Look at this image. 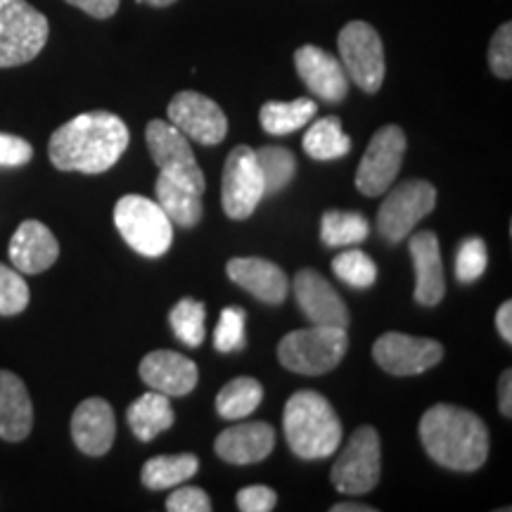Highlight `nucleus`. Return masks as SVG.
I'll return each instance as SVG.
<instances>
[{"mask_svg":"<svg viewBox=\"0 0 512 512\" xmlns=\"http://www.w3.org/2000/svg\"><path fill=\"white\" fill-rule=\"evenodd\" d=\"M128 140V128L117 114L86 112L69 119L50 136L48 157L60 171L105 174L124 157Z\"/></svg>","mask_w":512,"mask_h":512,"instance_id":"obj_1","label":"nucleus"},{"mask_svg":"<svg viewBox=\"0 0 512 512\" xmlns=\"http://www.w3.org/2000/svg\"><path fill=\"white\" fill-rule=\"evenodd\" d=\"M420 439L427 456L456 472H475L489 458V430L465 408L437 403L420 420Z\"/></svg>","mask_w":512,"mask_h":512,"instance_id":"obj_2","label":"nucleus"},{"mask_svg":"<svg viewBox=\"0 0 512 512\" xmlns=\"http://www.w3.org/2000/svg\"><path fill=\"white\" fill-rule=\"evenodd\" d=\"M283 427L290 451L302 460H325L342 444V422L323 394H292L285 403Z\"/></svg>","mask_w":512,"mask_h":512,"instance_id":"obj_3","label":"nucleus"},{"mask_svg":"<svg viewBox=\"0 0 512 512\" xmlns=\"http://www.w3.org/2000/svg\"><path fill=\"white\" fill-rule=\"evenodd\" d=\"M349 349V335L344 328L311 325L294 330L278 344V358L287 370L299 375H325L342 363Z\"/></svg>","mask_w":512,"mask_h":512,"instance_id":"obj_4","label":"nucleus"},{"mask_svg":"<svg viewBox=\"0 0 512 512\" xmlns=\"http://www.w3.org/2000/svg\"><path fill=\"white\" fill-rule=\"evenodd\" d=\"M114 223L133 252L157 259L174 242V223L155 200L143 195H124L114 207Z\"/></svg>","mask_w":512,"mask_h":512,"instance_id":"obj_5","label":"nucleus"},{"mask_svg":"<svg viewBox=\"0 0 512 512\" xmlns=\"http://www.w3.org/2000/svg\"><path fill=\"white\" fill-rule=\"evenodd\" d=\"M48 17L27 0H0V69L19 67L46 48Z\"/></svg>","mask_w":512,"mask_h":512,"instance_id":"obj_6","label":"nucleus"},{"mask_svg":"<svg viewBox=\"0 0 512 512\" xmlns=\"http://www.w3.org/2000/svg\"><path fill=\"white\" fill-rule=\"evenodd\" d=\"M382 470V448L380 437L370 425L358 427L351 434L349 446L344 448L342 456L332 465L330 482L335 484L339 494L363 496L370 494L380 482Z\"/></svg>","mask_w":512,"mask_h":512,"instance_id":"obj_7","label":"nucleus"},{"mask_svg":"<svg viewBox=\"0 0 512 512\" xmlns=\"http://www.w3.org/2000/svg\"><path fill=\"white\" fill-rule=\"evenodd\" d=\"M339 62L363 93H377L384 81V46L368 22H349L339 31Z\"/></svg>","mask_w":512,"mask_h":512,"instance_id":"obj_8","label":"nucleus"},{"mask_svg":"<svg viewBox=\"0 0 512 512\" xmlns=\"http://www.w3.org/2000/svg\"><path fill=\"white\" fill-rule=\"evenodd\" d=\"M145 138L147 150H150V157L157 164L159 174L174 178V181L195 190L197 195H202L207 181H204V171L197 164L195 155H192L188 138L171 121L162 119H152L147 124Z\"/></svg>","mask_w":512,"mask_h":512,"instance_id":"obj_9","label":"nucleus"},{"mask_svg":"<svg viewBox=\"0 0 512 512\" xmlns=\"http://www.w3.org/2000/svg\"><path fill=\"white\" fill-rule=\"evenodd\" d=\"M434 204H437L434 185L420 181V178L403 181L389 190L387 200L382 202L380 211H377V230L389 242L406 240L413 233V228L427 214H432Z\"/></svg>","mask_w":512,"mask_h":512,"instance_id":"obj_10","label":"nucleus"},{"mask_svg":"<svg viewBox=\"0 0 512 512\" xmlns=\"http://www.w3.org/2000/svg\"><path fill=\"white\" fill-rule=\"evenodd\" d=\"M266 197L264 176L252 147L238 145L226 159L221 185V202L228 219L245 221Z\"/></svg>","mask_w":512,"mask_h":512,"instance_id":"obj_11","label":"nucleus"},{"mask_svg":"<svg viewBox=\"0 0 512 512\" xmlns=\"http://www.w3.org/2000/svg\"><path fill=\"white\" fill-rule=\"evenodd\" d=\"M406 155V133L399 126H382L370 140L356 171V188L368 197H380L392 188Z\"/></svg>","mask_w":512,"mask_h":512,"instance_id":"obj_12","label":"nucleus"},{"mask_svg":"<svg viewBox=\"0 0 512 512\" xmlns=\"http://www.w3.org/2000/svg\"><path fill=\"white\" fill-rule=\"evenodd\" d=\"M373 358L384 373L396 377L420 375L437 366L444 358V347L434 339L384 332L373 347Z\"/></svg>","mask_w":512,"mask_h":512,"instance_id":"obj_13","label":"nucleus"},{"mask_svg":"<svg viewBox=\"0 0 512 512\" xmlns=\"http://www.w3.org/2000/svg\"><path fill=\"white\" fill-rule=\"evenodd\" d=\"M169 121L188 140L219 145L228 136V119L214 100L195 91H181L169 102Z\"/></svg>","mask_w":512,"mask_h":512,"instance_id":"obj_14","label":"nucleus"},{"mask_svg":"<svg viewBox=\"0 0 512 512\" xmlns=\"http://www.w3.org/2000/svg\"><path fill=\"white\" fill-rule=\"evenodd\" d=\"M294 299L311 325H332L349 328L351 316L335 287L313 268H302L294 275Z\"/></svg>","mask_w":512,"mask_h":512,"instance_id":"obj_15","label":"nucleus"},{"mask_svg":"<svg viewBox=\"0 0 512 512\" xmlns=\"http://www.w3.org/2000/svg\"><path fill=\"white\" fill-rule=\"evenodd\" d=\"M294 67L304 86L325 102H342L349 93L344 64L318 46H302L294 53Z\"/></svg>","mask_w":512,"mask_h":512,"instance_id":"obj_16","label":"nucleus"},{"mask_svg":"<svg viewBox=\"0 0 512 512\" xmlns=\"http://www.w3.org/2000/svg\"><path fill=\"white\" fill-rule=\"evenodd\" d=\"M117 437V418L112 406L105 399L81 401L72 415V439L81 453L91 458H100L110 453Z\"/></svg>","mask_w":512,"mask_h":512,"instance_id":"obj_17","label":"nucleus"},{"mask_svg":"<svg viewBox=\"0 0 512 512\" xmlns=\"http://www.w3.org/2000/svg\"><path fill=\"white\" fill-rule=\"evenodd\" d=\"M140 380L166 396H185L197 387L200 370L178 351L157 349L140 361Z\"/></svg>","mask_w":512,"mask_h":512,"instance_id":"obj_18","label":"nucleus"},{"mask_svg":"<svg viewBox=\"0 0 512 512\" xmlns=\"http://www.w3.org/2000/svg\"><path fill=\"white\" fill-rule=\"evenodd\" d=\"M10 261L19 273L38 275L48 271L60 256V242L41 221H24L10 240Z\"/></svg>","mask_w":512,"mask_h":512,"instance_id":"obj_19","label":"nucleus"},{"mask_svg":"<svg viewBox=\"0 0 512 512\" xmlns=\"http://www.w3.org/2000/svg\"><path fill=\"white\" fill-rule=\"evenodd\" d=\"M226 271L233 283H238L242 290L254 294L264 304H283L290 292V280L283 268L275 266L273 261L259 259V256H240V259L228 261Z\"/></svg>","mask_w":512,"mask_h":512,"instance_id":"obj_20","label":"nucleus"},{"mask_svg":"<svg viewBox=\"0 0 512 512\" xmlns=\"http://www.w3.org/2000/svg\"><path fill=\"white\" fill-rule=\"evenodd\" d=\"M408 252L413 256L415 268V302L420 306H437L446 294L437 233L425 230V233L413 235L408 240Z\"/></svg>","mask_w":512,"mask_h":512,"instance_id":"obj_21","label":"nucleus"},{"mask_svg":"<svg viewBox=\"0 0 512 512\" xmlns=\"http://www.w3.org/2000/svg\"><path fill=\"white\" fill-rule=\"evenodd\" d=\"M275 432L268 422H242L216 437V456L230 465H252L271 456Z\"/></svg>","mask_w":512,"mask_h":512,"instance_id":"obj_22","label":"nucleus"},{"mask_svg":"<svg viewBox=\"0 0 512 512\" xmlns=\"http://www.w3.org/2000/svg\"><path fill=\"white\" fill-rule=\"evenodd\" d=\"M34 406L27 384L10 370H0V439L17 444L31 434Z\"/></svg>","mask_w":512,"mask_h":512,"instance_id":"obj_23","label":"nucleus"},{"mask_svg":"<svg viewBox=\"0 0 512 512\" xmlns=\"http://www.w3.org/2000/svg\"><path fill=\"white\" fill-rule=\"evenodd\" d=\"M126 418L133 434L147 444V441H152L169 430L174 425L176 415L174 408H171L169 396L162 392H147L128 406Z\"/></svg>","mask_w":512,"mask_h":512,"instance_id":"obj_24","label":"nucleus"},{"mask_svg":"<svg viewBox=\"0 0 512 512\" xmlns=\"http://www.w3.org/2000/svg\"><path fill=\"white\" fill-rule=\"evenodd\" d=\"M157 204L169 216L171 223H178L183 228L197 226L202 219V195L190 190L188 185L174 181V178L159 174L157 185Z\"/></svg>","mask_w":512,"mask_h":512,"instance_id":"obj_25","label":"nucleus"},{"mask_svg":"<svg viewBox=\"0 0 512 512\" xmlns=\"http://www.w3.org/2000/svg\"><path fill=\"white\" fill-rule=\"evenodd\" d=\"M304 152L316 162H332L351 152V138L344 133L342 119L323 117L313 121L304 136Z\"/></svg>","mask_w":512,"mask_h":512,"instance_id":"obj_26","label":"nucleus"},{"mask_svg":"<svg viewBox=\"0 0 512 512\" xmlns=\"http://www.w3.org/2000/svg\"><path fill=\"white\" fill-rule=\"evenodd\" d=\"M318 105L309 98H297L292 102H278L271 100L261 107L259 121L266 133L271 136H287V133L299 131L306 124L316 119Z\"/></svg>","mask_w":512,"mask_h":512,"instance_id":"obj_27","label":"nucleus"},{"mask_svg":"<svg viewBox=\"0 0 512 512\" xmlns=\"http://www.w3.org/2000/svg\"><path fill=\"white\" fill-rule=\"evenodd\" d=\"M197 470H200V460H197V456H192V453H181V456H157L150 458L143 465L140 479H143L147 489L162 491L188 482V479L197 475Z\"/></svg>","mask_w":512,"mask_h":512,"instance_id":"obj_28","label":"nucleus"},{"mask_svg":"<svg viewBox=\"0 0 512 512\" xmlns=\"http://www.w3.org/2000/svg\"><path fill=\"white\" fill-rule=\"evenodd\" d=\"M264 399V387L254 377H235L216 396V413L223 420H242L252 415Z\"/></svg>","mask_w":512,"mask_h":512,"instance_id":"obj_29","label":"nucleus"},{"mask_svg":"<svg viewBox=\"0 0 512 512\" xmlns=\"http://www.w3.org/2000/svg\"><path fill=\"white\" fill-rule=\"evenodd\" d=\"M370 235V223L358 211H325L320 221V240L328 247H351Z\"/></svg>","mask_w":512,"mask_h":512,"instance_id":"obj_30","label":"nucleus"},{"mask_svg":"<svg viewBox=\"0 0 512 512\" xmlns=\"http://www.w3.org/2000/svg\"><path fill=\"white\" fill-rule=\"evenodd\" d=\"M254 155L264 176L266 195H278L297 174V159L285 147H261V150H254Z\"/></svg>","mask_w":512,"mask_h":512,"instance_id":"obj_31","label":"nucleus"},{"mask_svg":"<svg viewBox=\"0 0 512 512\" xmlns=\"http://www.w3.org/2000/svg\"><path fill=\"white\" fill-rule=\"evenodd\" d=\"M204 318H207V306L197 299H181L169 313L176 339H181L190 349L200 347L204 342Z\"/></svg>","mask_w":512,"mask_h":512,"instance_id":"obj_32","label":"nucleus"},{"mask_svg":"<svg viewBox=\"0 0 512 512\" xmlns=\"http://www.w3.org/2000/svg\"><path fill=\"white\" fill-rule=\"evenodd\" d=\"M332 273L354 290H368L377 280V266L361 249H347L332 259Z\"/></svg>","mask_w":512,"mask_h":512,"instance_id":"obj_33","label":"nucleus"},{"mask_svg":"<svg viewBox=\"0 0 512 512\" xmlns=\"http://www.w3.org/2000/svg\"><path fill=\"white\" fill-rule=\"evenodd\" d=\"M31 292L17 268L0 264V316H17L29 306Z\"/></svg>","mask_w":512,"mask_h":512,"instance_id":"obj_34","label":"nucleus"},{"mask_svg":"<svg viewBox=\"0 0 512 512\" xmlns=\"http://www.w3.org/2000/svg\"><path fill=\"white\" fill-rule=\"evenodd\" d=\"M245 318V309H240V306H228V309H223L219 325H216L214 332V347L223 351V354L245 349Z\"/></svg>","mask_w":512,"mask_h":512,"instance_id":"obj_35","label":"nucleus"},{"mask_svg":"<svg viewBox=\"0 0 512 512\" xmlns=\"http://www.w3.org/2000/svg\"><path fill=\"white\" fill-rule=\"evenodd\" d=\"M489 266V249L482 238H467L460 242L456 256V278L460 283H475Z\"/></svg>","mask_w":512,"mask_h":512,"instance_id":"obj_36","label":"nucleus"},{"mask_svg":"<svg viewBox=\"0 0 512 512\" xmlns=\"http://www.w3.org/2000/svg\"><path fill=\"white\" fill-rule=\"evenodd\" d=\"M489 67L498 79L512 76V24L505 22L491 38L489 46Z\"/></svg>","mask_w":512,"mask_h":512,"instance_id":"obj_37","label":"nucleus"},{"mask_svg":"<svg viewBox=\"0 0 512 512\" xmlns=\"http://www.w3.org/2000/svg\"><path fill=\"white\" fill-rule=\"evenodd\" d=\"M166 510L169 512H209L211 498L207 491L197 489V486H181L174 494L166 498Z\"/></svg>","mask_w":512,"mask_h":512,"instance_id":"obj_38","label":"nucleus"},{"mask_svg":"<svg viewBox=\"0 0 512 512\" xmlns=\"http://www.w3.org/2000/svg\"><path fill=\"white\" fill-rule=\"evenodd\" d=\"M235 503L242 512H271L278 505V494L268 486H247L238 491Z\"/></svg>","mask_w":512,"mask_h":512,"instance_id":"obj_39","label":"nucleus"},{"mask_svg":"<svg viewBox=\"0 0 512 512\" xmlns=\"http://www.w3.org/2000/svg\"><path fill=\"white\" fill-rule=\"evenodd\" d=\"M34 157V147L29 140L0 133V166H24Z\"/></svg>","mask_w":512,"mask_h":512,"instance_id":"obj_40","label":"nucleus"},{"mask_svg":"<svg viewBox=\"0 0 512 512\" xmlns=\"http://www.w3.org/2000/svg\"><path fill=\"white\" fill-rule=\"evenodd\" d=\"M67 3L95 19H110L119 10L121 0H67Z\"/></svg>","mask_w":512,"mask_h":512,"instance_id":"obj_41","label":"nucleus"},{"mask_svg":"<svg viewBox=\"0 0 512 512\" xmlns=\"http://www.w3.org/2000/svg\"><path fill=\"white\" fill-rule=\"evenodd\" d=\"M498 406H501V413L505 418L512 415V370H505L498 380Z\"/></svg>","mask_w":512,"mask_h":512,"instance_id":"obj_42","label":"nucleus"},{"mask_svg":"<svg viewBox=\"0 0 512 512\" xmlns=\"http://www.w3.org/2000/svg\"><path fill=\"white\" fill-rule=\"evenodd\" d=\"M496 328L505 342L512 344V302H503L496 313Z\"/></svg>","mask_w":512,"mask_h":512,"instance_id":"obj_43","label":"nucleus"},{"mask_svg":"<svg viewBox=\"0 0 512 512\" xmlns=\"http://www.w3.org/2000/svg\"><path fill=\"white\" fill-rule=\"evenodd\" d=\"M332 512H375L370 505H358V503H337L330 508Z\"/></svg>","mask_w":512,"mask_h":512,"instance_id":"obj_44","label":"nucleus"},{"mask_svg":"<svg viewBox=\"0 0 512 512\" xmlns=\"http://www.w3.org/2000/svg\"><path fill=\"white\" fill-rule=\"evenodd\" d=\"M138 3L152 5V8H169V5H174L176 0H138Z\"/></svg>","mask_w":512,"mask_h":512,"instance_id":"obj_45","label":"nucleus"}]
</instances>
